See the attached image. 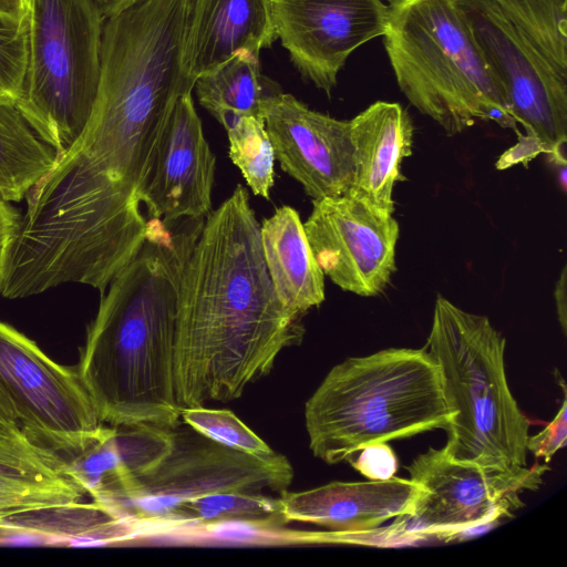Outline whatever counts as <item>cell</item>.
Masks as SVG:
<instances>
[{"instance_id":"1","label":"cell","mask_w":567,"mask_h":567,"mask_svg":"<svg viewBox=\"0 0 567 567\" xmlns=\"http://www.w3.org/2000/svg\"><path fill=\"white\" fill-rule=\"evenodd\" d=\"M301 320L275 292L260 224L238 184L207 215L182 276L174 351L181 408L238 399L284 349L302 342Z\"/></svg>"},{"instance_id":"2","label":"cell","mask_w":567,"mask_h":567,"mask_svg":"<svg viewBox=\"0 0 567 567\" xmlns=\"http://www.w3.org/2000/svg\"><path fill=\"white\" fill-rule=\"evenodd\" d=\"M205 219L148 218L140 250L101 293L75 367L103 424L174 430L181 423L174 381L177 300Z\"/></svg>"},{"instance_id":"3","label":"cell","mask_w":567,"mask_h":567,"mask_svg":"<svg viewBox=\"0 0 567 567\" xmlns=\"http://www.w3.org/2000/svg\"><path fill=\"white\" fill-rule=\"evenodd\" d=\"M440 368L423 348H390L334 365L309 398L306 430L312 454L327 464L365 445L449 429Z\"/></svg>"},{"instance_id":"4","label":"cell","mask_w":567,"mask_h":567,"mask_svg":"<svg viewBox=\"0 0 567 567\" xmlns=\"http://www.w3.org/2000/svg\"><path fill=\"white\" fill-rule=\"evenodd\" d=\"M383 37L408 101L454 136L477 121L519 131L455 0H386Z\"/></svg>"},{"instance_id":"5","label":"cell","mask_w":567,"mask_h":567,"mask_svg":"<svg viewBox=\"0 0 567 567\" xmlns=\"http://www.w3.org/2000/svg\"><path fill=\"white\" fill-rule=\"evenodd\" d=\"M505 347L488 317L437 296L424 349L455 412L443 447L456 461L497 471L527 466L530 425L508 386Z\"/></svg>"},{"instance_id":"6","label":"cell","mask_w":567,"mask_h":567,"mask_svg":"<svg viewBox=\"0 0 567 567\" xmlns=\"http://www.w3.org/2000/svg\"><path fill=\"white\" fill-rule=\"evenodd\" d=\"M524 133L566 165L567 0H455Z\"/></svg>"},{"instance_id":"7","label":"cell","mask_w":567,"mask_h":567,"mask_svg":"<svg viewBox=\"0 0 567 567\" xmlns=\"http://www.w3.org/2000/svg\"><path fill=\"white\" fill-rule=\"evenodd\" d=\"M27 18V66L16 105L59 157L93 111L105 18L95 0H29Z\"/></svg>"},{"instance_id":"8","label":"cell","mask_w":567,"mask_h":567,"mask_svg":"<svg viewBox=\"0 0 567 567\" xmlns=\"http://www.w3.org/2000/svg\"><path fill=\"white\" fill-rule=\"evenodd\" d=\"M0 389L19 430L34 446L68 463L104 433L76 367L50 359L38 344L0 321Z\"/></svg>"},{"instance_id":"9","label":"cell","mask_w":567,"mask_h":567,"mask_svg":"<svg viewBox=\"0 0 567 567\" xmlns=\"http://www.w3.org/2000/svg\"><path fill=\"white\" fill-rule=\"evenodd\" d=\"M423 493L410 514L386 527L388 539L452 536L511 516L524 506L520 494L537 491L550 470L535 463L509 471L488 470L454 460L430 447L408 466Z\"/></svg>"},{"instance_id":"10","label":"cell","mask_w":567,"mask_h":567,"mask_svg":"<svg viewBox=\"0 0 567 567\" xmlns=\"http://www.w3.org/2000/svg\"><path fill=\"white\" fill-rule=\"evenodd\" d=\"M172 451L137 478L118 515L135 523H165L183 502L221 492L277 493L288 489L293 468L286 456H254L202 436L194 442L174 430Z\"/></svg>"},{"instance_id":"11","label":"cell","mask_w":567,"mask_h":567,"mask_svg":"<svg viewBox=\"0 0 567 567\" xmlns=\"http://www.w3.org/2000/svg\"><path fill=\"white\" fill-rule=\"evenodd\" d=\"M313 256L324 276L360 297L384 291L396 270L400 226L349 194L312 200L303 223Z\"/></svg>"},{"instance_id":"12","label":"cell","mask_w":567,"mask_h":567,"mask_svg":"<svg viewBox=\"0 0 567 567\" xmlns=\"http://www.w3.org/2000/svg\"><path fill=\"white\" fill-rule=\"evenodd\" d=\"M277 38L302 75L328 96L349 56L386 29V0H272Z\"/></svg>"},{"instance_id":"13","label":"cell","mask_w":567,"mask_h":567,"mask_svg":"<svg viewBox=\"0 0 567 567\" xmlns=\"http://www.w3.org/2000/svg\"><path fill=\"white\" fill-rule=\"evenodd\" d=\"M262 112L275 158L312 200L349 192L353 178L349 121L313 111L282 92L269 95Z\"/></svg>"},{"instance_id":"14","label":"cell","mask_w":567,"mask_h":567,"mask_svg":"<svg viewBox=\"0 0 567 567\" xmlns=\"http://www.w3.org/2000/svg\"><path fill=\"white\" fill-rule=\"evenodd\" d=\"M216 156L203 131L192 92L175 103L147 178L142 205L148 218L175 221L207 217Z\"/></svg>"},{"instance_id":"15","label":"cell","mask_w":567,"mask_h":567,"mask_svg":"<svg viewBox=\"0 0 567 567\" xmlns=\"http://www.w3.org/2000/svg\"><path fill=\"white\" fill-rule=\"evenodd\" d=\"M423 489L410 478L331 482L302 492H282L279 507L285 522H299L342 534H363L410 514Z\"/></svg>"},{"instance_id":"16","label":"cell","mask_w":567,"mask_h":567,"mask_svg":"<svg viewBox=\"0 0 567 567\" xmlns=\"http://www.w3.org/2000/svg\"><path fill=\"white\" fill-rule=\"evenodd\" d=\"M174 430L147 424L107 425L102 436L69 463L66 475L117 514L137 487V478L172 451Z\"/></svg>"},{"instance_id":"17","label":"cell","mask_w":567,"mask_h":567,"mask_svg":"<svg viewBox=\"0 0 567 567\" xmlns=\"http://www.w3.org/2000/svg\"><path fill=\"white\" fill-rule=\"evenodd\" d=\"M276 39L272 0H188L186 74L195 84L239 52L259 56Z\"/></svg>"},{"instance_id":"18","label":"cell","mask_w":567,"mask_h":567,"mask_svg":"<svg viewBox=\"0 0 567 567\" xmlns=\"http://www.w3.org/2000/svg\"><path fill=\"white\" fill-rule=\"evenodd\" d=\"M350 122L353 178L347 194L372 209L393 215V190L403 158L412 154L414 126L396 102L377 101Z\"/></svg>"},{"instance_id":"19","label":"cell","mask_w":567,"mask_h":567,"mask_svg":"<svg viewBox=\"0 0 567 567\" xmlns=\"http://www.w3.org/2000/svg\"><path fill=\"white\" fill-rule=\"evenodd\" d=\"M262 256L282 306L301 318L326 298L324 275L309 245L299 213L281 206L260 224Z\"/></svg>"},{"instance_id":"20","label":"cell","mask_w":567,"mask_h":567,"mask_svg":"<svg viewBox=\"0 0 567 567\" xmlns=\"http://www.w3.org/2000/svg\"><path fill=\"white\" fill-rule=\"evenodd\" d=\"M135 523L97 502L0 516V545L89 546L125 539Z\"/></svg>"},{"instance_id":"21","label":"cell","mask_w":567,"mask_h":567,"mask_svg":"<svg viewBox=\"0 0 567 567\" xmlns=\"http://www.w3.org/2000/svg\"><path fill=\"white\" fill-rule=\"evenodd\" d=\"M194 89L199 104L225 130L243 117L264 120L265 100L280 92L262 75L259 56L249 52H239L214 71L200 75Z\"/></svg>"},{"instance_id":"22","label":"cell","mask_w":567,"mask_h":567,"mask_svg":"<svg viewBox=\"0 0 567 567\" xmlns=\"http://www.w3.org/2000/svg\"><path fill=\"white\" fill-rule=\"evenodd\" d=\"M56 159L55 150L35 134L16 103L0 99V196L21 202Z\"/></svg>"},{"instance_id":"23","label":"cell","mask_w":567,"mask_h":567,"mask_svg":"<svg viewBox=\"0 0 567 567\" xmlns=\"http://www.w3.org/2000/svg\"><path fill=\"white\" fill-rule=\"evenodd\" d=\"M285 523L279 501L267 493L221 492L183 502L165 523Z\"/></svg>"},{"instance_id":"24","label":"cell","mask_w":567,"mask_h":567,"mask_svg":"<svg viewBox=\"0 0 567 567\" xmlns=\"http://www.w3.org/2000/svg\"><path fill=\"white\" fill-rule=\"evenodd\" d=\"M229 157L252 193L270 198L275 177V153L265 121L243 117L226 130Z\"/></svg>"},{"instance_id":"25","label":"cell","mask_w":567,"mask_h":567,"mask_svg":"<svg viewBox=\"0 0 567 567\" xmlns=\"http://www.w3.org/2000/svg\"><path fill=\"white\" fill-rule=\"evenodd\" d=\"M85 491L71 477L0 474V516L80 502Z\"/></svg>"},{"instance_id":"26","label":"cell","mask_w":567,"mask_h":567,"mask_svg":"<svg viewBox=\"0 0 567 567\" xmlns=\"http://www.w3.org/2000/svg\"><path fill=\"white\" fill-rule=\"evenodd\" d=\"M182 421L202 436L254 456H268L275 451L233 412L204 406L184 408Z\"/></svg>"},{"instance_id":"27","label":"cell","mask_w":567,"mask_h":567,"mask_svg":"<svg viewBox=\"0 0 567 567\" xmlns=\"http://www.w3.org/2000/svg\"><path fill=\"white\" fill-rule=\"evenodd\" d=\"M27 58L28 18L18 21L0 14V99L19 100Z\"/></svg>"},{"instance_id":"28","label":"cell","mask_w":567,"mask_h":567,"mask_svg":"<svg viewBox=\"0 0 567 567\" xmlns=\"http://www.w3.org/2000/svg\"><path fill=\"white\" fill-rule=\"evenodd\" d=\"M563 390L564 400L553 421L537 434L528 435L526 441L527 452H532L536 458H544L546 462H549L566 445L567 441V400L564 383Z\"/></svg>"},{"instance_id":"29","label":"cell","mask_w":567,"mask_h":567,"mask_svg":"<svg viewBox=\"0 0 567 567\" xmlns=\"http://www.w3.org/2000/svg\"><path fill=\"white\" fill-rule=\"evenodd\" d=\"M353 461L354 470L371 481H385L393 477L398 471V458L386 443H372L361 449Z\"/></svg>"},{"instance_id":"30","label":"cell","mask_w":567,"mask_h":567,"mask_svg":"<svg viewBox=\"0 0 567 567\" xmlns=\"http://www.w3.org/2000/svg\"><path fill=\"white\" fill-rule=\"evenodd\" d=\"M22 215L0 196V291Z\"/></svg>"},{"instance_id":"31","label":"cell","mask_w":567,"mask_h":567,"mask_svg":"<svg viewBox=\"0 0 567 567\" xmlns=\"http://www.w3.org/2000/svg\"><path fill=\"white\" fill-rule=\"evenodd\" d=\"M516 134L518 142L498 158L495 164L498 169H505L520 163L527 165L537 155L542 153L546 155L545 146L535 136L523 134L520 131H517Z\"/></svg>"},{"instance_id":"32","label":"cell","mask_w":567,"mask_h":567,"mask_svg":"<svg viewBox=\"0 0 567 567\" xmlns=\"http://www.w3.org/2000/svg\"><path fill=\"white\" fill-rule=\"evenodd\" d=\"M554 298L559 324L564 334L567 331V268H563L555 285Z\"/></svg>"},{"instance_id":"33","label":"cell","mask_w":567,"mask_h":567,"mask_svg":"<svg viewBox=\"0 0 567 567\" xmlns=\"http://www.w3.org/2000/svg\"><path fill=\"white\" fill-rule=\"evenodd\" d=\"M29 11V0H0V14L23 21Z\"/></svg>"},{"instance_id":"34","label":"cell","mask_w":567,"mask_h":567,"mask_svg":"<svg viewBox=\"0 0 567 567\" xmlns=\"http://www.w3.org/2000/svg\"><path fill=\"white\" fill-rule=\"evenodd\" d=\"M105 18L109 19L118 12L130 8L140 0H95Z\"/></svg>"}]
</instances>
